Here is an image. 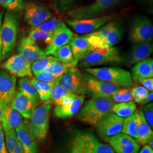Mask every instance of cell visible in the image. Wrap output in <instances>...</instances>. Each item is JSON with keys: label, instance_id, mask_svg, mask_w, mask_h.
Instances as JSON below:
<instances>
[{"label": "cell", "instance_id": "1", "mask_svg": "<svg viewBox=\"0 0 153 153\" xmlns=\"http://www.w3.org/2000/svg\"><path fill=\"white\" fill-rule=\"evenodd\" d=\"M114 104L109 97H93L79 111L77 119L95 126L105 117L113 113L112 109Z\"/></svg>", "mask_w": 153, "mask_h": 153}, {"label": "cell", "instance_id": "2", "mask_svg": "<svg viewBox=\"0 0 153 153\" xmlns=\"http://www.w3.org/2000/svg\"><path fill=\"white\" fill-rule=\"evenodd\" d=\"M20 24V16L16 12L7 11L2 22L1 36L3 60L9 57L16 44Z\"/></svg>", "mask_w": 153, "mask_h": 153}, {"label": "cell", "instance_id": "3", "mask_svg": "<svg viewBox=\"0 0 153 153\" xmlns=\"http://www.w3.org/2000/svg\"><path fill=\"white\" fill-rule=\"evenodd\" d=\"M51 104L47 101L40 104L34 109L28 126L36 142H44L49 130V116Z\"/></svg>", "mask_w": 153, "mask_h": 153}, {"label": "cell", "instance_id": "4", "mask_svg": "<svg viewBox=\"0 0 153 153\" xmlns=\"http://www.w3.org/2000/svg\"><path fill=\"white\" fill-rule=\"evenodd\" d=\"M85 71L99 79L109 82L119 87L130 88L133 81L131 73L128 71L116 67L88 68Z\"/></svg>", "mask_w": 153, "mask_h": 153}, {"label": "cell", "instance_id": "5", "mask_svg": "<svg viewBox=\"0 0 153 153\" xmlns=\"http://www.w3.org/2000/svg\"><path fill=\"white\" fill-rule=\"evenodd\" d=\"M123 62V58L117 47L88 51L78 62L80 68H88L95 66L114 65Z\"/></svg>", "mask_w": 153, "mask_h": 153}, {"label": "cell", "instance_id": "6", "mask_svg": "<svg viewBox=\"0 0 153 153\" xmlns=\"http://www.w3.org/2000/svg\"><path fill=\"white\" fill-rule=\"evenodd\" d=\"M71 153H115L112 148L99 142L88 132H79L74 136L71 142Z\"/></svg>", "mask_w": 153, "mask_h": 153}, {"label": "cell", "instance_id": "7", "mask_svg": "<svg viewBox=\"0 0 153 153\" xmlns=\"http://www.w3.org/2000/svg\"><path fill=\"white\" fill-rule=\"evenodd\" d=\"M121 0H96L88 5L72 9L66 13L71 19H82L102 16Z\"/></svg>", "mask_w": 153, "mask_h": 153}, {"label": "cell", "instance_id": "8", "mask_svg": "<svg viewBox=\"0 0 153 153\" xmlns=\"http://www.w3.org/2000/svg\"><path fill=\"white\" fill-rule=\"evenodd\" d=\"M153 36L152 22L146 16H136L131 24L129 40L133 44L150 42Z\"/></svg>", "mask_w": 153, "mask_h": 153}, {"label": "cell", "instance_id": "9", "mask_svg": "<svg viewBox=\"0 0 153 153\" xmlns=\"http://www.w3.org/2000/svg\"><path fill=\"white\" fill-rule=\"evenodd\" d=\"M116 17L115 14H109L82 19L69 18L66 20V22L76 33L89 34L95 32L105 24L114 20Z\"/></svg>", "mask_w": 153, "mask_h": 153}, {"label": "cell", "instance_id": "10", "mask_svg": "<svg viewBox=\"0 0 153 153\" xmlns=\"http://www.w3.org/2000/svg\"><path fill=\"white\" fill-rule=\"evenodd\" d=\"M59 82L69 93L83 95L86 94L83 75L76 66L71 67L61 76Z\"/></svg>", "mask_w": 153, "mask_h": 153}, {"label": "cell", "instance_id": "11", "mask_svg": "<svg viewBox=\"0 0 153 153\" xmlns=\"http://www.w3.org/2000/svg\"><path fill=\"white\" fill-rule=\"evenodd\" d=\"M86 88V94L93 97H109L120 87L115 84L105 82L86 73L83 75Z\"/></svg>", "mask_w": 153, "mask_h": 153}, {"label": "cell", "instance_id": "12", "mask_svg": "<svg viewBox=\"0 0 153 153\" xmlns=\"http://www.w3.org/2000/svg\"><path fill=\"white\" fill-rule=\"evenodd\" d=\"M24 19L33 28L36 27L51 18L52 14L43 6L29 3L24 7Z\"/></svg>", "mask_w": 153, "mask_h": 153}, {"label": "cell", "instance_id": "13", "mask_svg": "<svg viewBox=\"0 0 153 153\" xmlns=\"http://www.w3.org/2000/svg\"><path fill=\"white\" fill-rule=\"evenodd\" d=\"M10 74L19 77H33L31 65L20 55H13L1 65Z\"/></svg>", "mask_w": 153, "mask_h": 153}, {"label": "cell", "instance_id": "14", "mask_svg": "<svg viewBox=\"0 0 153 153\" xmlns=\"http://www.w3.org/2000/svg\"><path fill=\"white\" fill-rule=\"evenodd\" d=\"M123 120V118L112 113L95 125L96 129L100 136L108 140L111 137L120 133Z\"/></svg>", "mask_w": 153, "mask_h": 153}, {"label": "cell", "instance_id": "15", "mask_svg": "<svg viewBox=\"0 0 153 153\" xmlns=\"http://www.w3.org/2000/svg\"><path fill=\"white\" fill-rule=\"evenodd\" d=\"M108 141L117 153H138L140 149L136 140L121 133L111 137Z\"/></svg>", "mask_w": 153, "mask_h": 153}, {"label": "cell", "instance_id": "16", "mask_svg": "<svg viewBox=\"0 0 153 153\" xmlns=\"http://www.w3.org/2000/svg\"><path fill=\"white\" fill-rule=\"evenodd\" d=\"M74 33L65 24L53 33L52 38L44 50L46 55H53L55 52L63 46L70 44Z\"/></svg>", "mask_w": 153, "mask_h": 153}, {"label": "cell", "instance_id": "17", "mask_svg": "<svg viewBox=\"0 0 153 153\" xmlns=\"http://www.w3.org/2000/svg\"><path fill=\"white\" fill-rule=\"evenodd\" d=\"M16 76L6 70H0V100L10 104L16 91Z\"/></svg>", "mask_w": 153, "mask_h": 153}, {"label": "cell", "instance_id": "18", "mask_svg": "<svg viewBox=\"0 0 153 153\" xmlns=\"http://www.w3.org/2000/svg\"><path fill=\"white\" fill-rule=\"evenodd\" d=\"M152 43L146 42L133 44L129 49L123 62L127 65H134L138 62L149 58L153 52Z\"/></svg>", "mask_w": 153, "mask_h": 153}, {"label": "cell", "instance_id": "19", "mask_svg": "<svg viewBox=\"0 0 153 153\" xmlns=\"http://www.w3.org/2000/svg\"><path fill=\"white\" fill-rule=\"evenodd\" d=\"M15 131L24 153H39L36 141L29 130L27 121L25 120L22 126L16 128Z\"/></svg>", "mask_w": 153, "mask_h": 153}, {"label": "cell", "instance_id": "20", "mask_svg": "<svg viewBox=\"0 0 153 153\" xmlns=\"http://www.w3.org/2000/svg\"><path fill=\"white\" fill-rule=\"evenodd\" d=\"M10 105L16 109L22 117L30 119L36 105L33 102L23 95L19 91H16L13 98L11 100Z\"/></svg>", "mask_w": 153, "mask_h": 153}, {"label": "cell", "instance_id": "21", "mask_svg": "<svg viewBox=\"0 0 153 153\" xmlns=\"http://www.w3.org/2000/svg\"><path fill=\"white\" fill-rule=\"evenodd\" d=\"M85 100L83 95H77L74 100L68 104L56 105L53 113L56 117L66 119L76 114L82 107Z\"/></svg>", "mask_w": 153, "mask_h": 153}, {"label": "cell", "instance_id": "22", "mask_svg": "<svg viewBox=\"0 0 153 153\" xmlns=\"http://www.w3.org/2000/svg\"><path fill=\"white\" fill-rule=\"evenodd\" d=\"M69 45L74 61L77 65L83 56L90 51L88 34L82 36H74Z\"/></svg>", "mask_w": 153, "mask_h": 153}, {"label": "cell", "instance_id": "23", "mask_svg": "<svg viewBox=\"0 0 153 153\" xmlns=\"http://www.w3.org/2000/svg\"><path fill=\"white\" fill-rule=\"evenodd\" d=\"M137 141L139 144L147 145L153 139V133L145 120L142 111H137Z\"/></svg>", "mask_w": 153, "mask_h": 153}, {"label": "cell", "instance_id": "24", "mask_svg": "<svg viewBox=\"0 0 153 153\" xmlns=\"http://www.w3.org/2000/svg\"><path fill=\"white\" fill-rule=\"evenodd\" d=\"M153 60L148 58L138 62L131 69V76L133 81L138 82L140 79L153 78Z\"/></svg>", "mask_w": 153, "mask_h": 153}, {"label": "cell", "instance_id": "25", "mask_svg": "<svg viewBox=\"0 0 153 153\" xmlns=\"http://www.w3.org/2000/svg\"><path fill=\"white\" fill-rule=\"evenodd\" d=\"M2 126L5 136V141L7 153H24L22 145L16 137L15 130L2 122Z\"/></svg>", "mask_w": 153, "mask_h": 153}, {"label": "cell", "instance_id": "26", "mask_svg": "<svg viewBox=\"0 0 153 153\" xmlns=\"http://www.w3.org/2000/svg\"><path fill=\"white\" fill-rule=\"evenodd\" d=\"M19 55L31 64V63L47 56L44 51L36 45L20 43L18 48Z\"/></svg>", "mask_w": 153, "mask_h": 153}, {"label": "cell", "instance_id": "27", "mask_svg": "<svg viewBox=\"0 0 153 153\" xmlns=\"http://www.w3.org/2000/svg\"><path fill=\"white\" fill-rule=\"evenodd\" d=\"M53 34V33H47L33 28L28 33L27 36L22 37L20 40V43L37 45V44L43 43L48 45Z\"/></svg>", "mask_w": 153, "mask_h": 153}, {"label": "cell", "instance_id": "28", "mask_svg": "<svg viewBox=\"0 0 153 153\" xmlns=\"http://www.w3.org/2000/svg\"><path fill=\"white\" fill-rule=\"evenodd\" d=\"M18 88L19 91L31 100L36 106L40 103V99L38 94L33 86L30 77H23L20 79L18 82Z\"/></svg>", "mask_w": 153, "mask_h": 153}, {"label": "cell", "instance_id": "29", "mask_svg": "<svg viewBox=\"0 0 153 153\" xmlns=\"http://www.w3.org/2000/svg\"><path fill=\"white\" fill-rule=\"evenodd\" d=\"M24 121L22 115L17 111L12 108L10 104L6 105L2 119V123H5L9 127L15 130L22 126Z\"/></svg>", "mask_w": 153, "mask_h": 153}, {"label": "cell", "instance_id": "30", "mask_svg": "<svg viewBox=\"0 0 153 153\" xmlns=\"http://www.w3.org/2000/svg\"><path fill=\"white\" fill-rule=\"evenodd\" d=\"M137 113L125 118L123 120L121 133L137 140Z\"/></svg>", "mask_w": 153, "mask_h": 153}, {"label": "cell", "instance_id": "31", "mask_svg": "<svg viewBox=\"0 0 153 153\" xmlns=\"http://www.w3.org/2000/svg\"><path fill=\"white\" fill-rule=\"evenodd\" d=\"M31 82L38 94L40 100L45 102L49 99L51 89L55 83L39 81L36 78H31Z\"/></svg>", "mask_w": 153, "mask_h": 153}, {"label": "cell", "instance_id": "32", "mask_svg": "<svg viewBox=\"0 0 153 153\" xmlns=\"http://www.w3.org/2000/svg\"><path fill=\"white\" fill-rule=\"evenodd\" d=\"M112 112L121 118L127 117L133 115L136 110V105L133 102H128L114 104Z\"/></svg>", "mask_w": 153, "mask_h": 153}, {"label": "cell", "instance_id": "33", "mask_svg": "<svg viewBox=\"0 0 153 153\" xmlns=\"http://www.w3.org/2000/svg\"><path fill=\"white\" fill-rule=\"evenodd\" d=\"M123 34L124 27H123L122 22L120 20L115 28L105 38L103 39L102 40L109 48H112L120 42L123 38Z\"/></svg>", "mask_w": 153, "mask_h": 153}, {"label": "cell", "instance_id": "34", "mask_svg": "<svg viewBox=\"0 0 153 153\" xmlns=\"http://www.w3.org/2000/svg\"><path fill=\"white\" fill-rule=\"evenodd\" d=\"M53 56H54L57 60L63 63L76 66L69 44L66 45L57 49L53 53Z\"/></svg>", "mask_w": 153, "mask_h": 153}, {"label": "cell", "instance_id": "35", "mask_svg": "<svg viewBox=\"0 0 153 153\" xmlns=\"http://www.w3.org/2000/svg\"><path fill=\"white\" fill-rule=\"evenodd\" d=\"M73 66L63 63L57 59L52 61L44 71H47L57 78L64 75L71 67Z\"/></svg>", "mask_w": 153, "mask_h": 153}, {"label": "cell", "instance_id": "36", "mask_svg": "<svg viewBox=\"0 0 153 153\" xmlns=\"http://www.w3.org/2000/svg\"><path fill=\"white\" fill-rule=\"evenodd\" d=\"M65 23L60 19L55 17L51 18L36 27H34L39 30L47 33H54L58 29L64 26Z\"/></svg>", "mask_w": 153, "mask_h": 153}, {"label": "cell", "instance_id": "37", "mask_svg": "<svg viewBox=\"0 0 153 153\" xmlns=\"http://www.w3.org/2000/svg\"><path fill=\"white\" fill-rule=\"evenodd\" d=\"M110 98L114 103H120L131 102L133 100L131 89L128 88H120L119 90L112 94Z\"/></svg>", "mask_w": 153, "mask_h": 153}, {"label": "cell", "instance_id": "38", "mask_svg": "<svg viewBox=\"0 0 153 153\" xmlns=\"http://www.w3.org/2000/svg\"><path fill=\"white\" fill-rule=\"evenodd\" d=\"M55 60H56V59L54 56L47 55L33 62L31 65V71L34 75L40 71H44L47 67Z\"/></svg>", "mask_w": 153, "mask_h": 153}, {"label": "cell", "instance_id": "39", "mask_svg": "<svg viewBox=\"0 0 153 153\" xmlns=\"http://www.w3.org/2000/svg\"><path fill=\"white\" fill-rule=\"evenodd\" d=\"M120 20V19H115L114 20L105 24L103 26L96 30L95 32L91 33L90 34L94 36H98L102 39L105 38L115 28Z\"/></svg>", "mask_w": 153, "mask_h": 153}, {"label": "cell", "instance_id": "40", "mask_svg": "<svg viewBox=\"0 0 153 153\" xmlns=\"http://www.w3.org/2000/svg\"><path fill=\"white\" fill-rule=\"evenodd\" d=\"M68 93L69 92L63 88L59 82L56 83L51 89L49 99L47 101L51 104L55 103L57 100Z\"/></svg>", "mask_w": 153, "mask_h": 153}, {"label": "cell", "instance_id": "41", "mask_svg": "<svg viewBox=\"0 0 153 153\" xmlns=\"http://www.w3.org/2000/svg\"><path fill=\"white\" fill-rule=\"evenodd\" d=\"M0 5L12 12L21 11L25 7L23 0H0Z\"/></svg>", "mask_w": 153, "mask_h": 153}, {"label": "cell", "instance_id": "42", "mask_svg": "<svg viewBox=\"0 0 153 153\" xmlns=\"http://www.w3.org/2000/svg\"><path fill=\"white\" fill-rule=\"evenodd\" d=\"M149 91L146 88L141 86H136L131 89L132 99L135 102L141 104L147 98Z\"/></svg>", "mask_w": 153, "mask_h": 153}, {"label": "cell", "instance_id": "43", "mask_svg": "<svg viewBox=\"0 0 153 153\" xmlns=\"http://www.w3.org/2000/svg\"><path fill=\"white\" fill-rule=\"evenodd\" d=\"M35 78L37 80L39 81L47 83H56L59 82L61 77L57 78L52 75L49 73L45 71H42L39 72L35 75Z\"/></svg>", "mask_w": 153, "mask_h": 153}, {"label": "cell", "instance_id": "44", "mask_svg": "<svg viewBox=\"0 0 153 153\" xmlns=\"http://www.w3.org/2000/svg\"><path fill=\"white\" fill-rule=\"evenodd\" d=\"M143 114L148 124L152 129L153 127V103L146 105L143 109Z\"/></svg>", "mask_w": 153, "mask_h": 153}, {"label": "cell", "instance_id": "45", "mask_svg": "<svg viewBox=\"0 0 153 153\" xmlns=\"http://www.w3.org/2000/svg\"><path fill=\"white\" fill-rule=\"evenodd\" d=\"M76 0H58V7L61 14H64L71 10Z\"/></svg>", "mask_w": 153, "mask_h": 153}, {"label": "cell", "instance_id": "46", "mask_svg": "<svg viewBox=\"0 0 153 153\" xmlns=\"http://www.w3.org/2000/svg\"><path fill=\"white\" fill-rule=\"evenodd\" d=\"M76 94H73L71 93H68L61 97V98L57 100L55 103L56 105H64V104H68L69 103H71V102L74 100L76 97Z\"/></svg>", "mask_w": 153, "mask_h": 153}, {"label": "cell", "instance_id": "47", "mask_svg": "<svg viewBox=\"0 0 153 153\" xmlns=\"http://www.w3.org/2000/svg\"><path fill=\"white\" fill-rule=\"evenodd\" d=\"M138 82L141 84L145 88H146L149 91H153V78H147L140 79Z\"/></svg>", "mask_w": 153, "mask_h": 153}, {"label": "cell", "instance_id": "48", "mask_svg": "<svg viewBox=\"0 0 153 153\" xmlns=\"http://www.w3.org/2000/svg\"><path fill=\"white\" fill-rule=\"evenodd\" d=\"M0 153H8L6 147L4 133L2 123H0Z\"/></svg>", "mask_w": 153, "mask_h": 153}, {"label": "cell", "instance_id": "49", "mask_svg": "<svg viewBox=\"0 0 153 153\" xmlns=\"http://www.w3.org/2000/svg\"><path fill=\"white\" fill-rule=\"evenodd\" d=\"M8 105L7 103H6L5 102L1 100H0V123L2 121V119L3 117V115L4 113V111L5 109L6 105Z\"/></svg>", "mask_w": 153, "mask_h": 153}, {"label": "cell", "instance_id": "50", "mask_svg": "<svg viewBox=\"0 0 153 153\" xmlns=\"http://www.w3.org/2000/svg\"><path fill=\"white\" fill-rule=\"evenodd\" d=\"M2 16H3V13L0 11V62L3 60L2 56V41H1V30Z\"/></svg>", "mask_w": 153, "mask_h": 153}, {"label": "cell", "instance_id": "51", "mask_svg": "<svg viewBox=\"0 0 153 153\" xmlns=\"http://www.w3.org/2000/svg\"><path fill=\"white\" fill-rule=\"evenodd\" d=\"M140 153H153V149L149 145H145Z\"/></svg>", "mask_w": 153, "mask_h": 153}, {"label": "cell", "instance_id": "52", "mask_svg": "<svg viewBox=\"0 0 153 153\" xmlns=\"http://www.w3.org/2000/svg\"><path fill=\"white\" fill-rule=\"evenodd\" d=\"M153 91H152V92L149 93V95H148V97H147V98L145 99V100H144L142 102V103H141V104H147V103H150V102H151L152 101H153Z\"/></svg>", "mask_w": 153, "mask_h": 153}]
</instances>
